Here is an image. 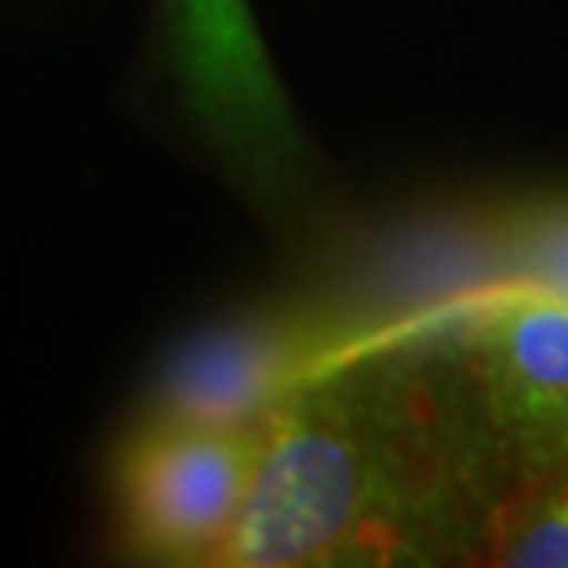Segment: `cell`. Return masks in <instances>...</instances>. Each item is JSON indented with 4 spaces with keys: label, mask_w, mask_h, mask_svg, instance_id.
Masks as SVG:
<instances>
[{
    "label": "cell",
    "mask_w": 568,
    "mask_h": 568,
    "mask_svg": "<svg viewBox=\"0 0 568 568\" xmlns=\"http://www.w3.org/2000/svg\"><path fill=\"white\" fill-rule=\"evenodd\" d=\"M371 354L265 417L262 464L220 565L286 568L379 560L413 548V523L438 501L426 408Z\"/></svg>",
    "instance_id": "6da1fadb"
},
{
    "label": "cell",
    "mask_w": 568,
    "mask_h": 568,
    "mask_svg": "<svg viewBox=\"0 0 568 568\" xmlns=\"http://www.w3.org/2000/svg\"><path fill=\"white\" fill-rule=\"evenodd\" d=\"M265 422L206 426L148 417L119 455L122 530L131 548L178 565H220L262 464Z\"/></svg>",
    "instance_id": "7a4b0ae2"
},
{
    "label": "cell",
    "mask_w": 568,
    "mask_h": 568,
    "mask_svg": "<svg viewBox=\"0 0 568 568\" xmlns=\"http://www.w3.org/2000/svg\"><path fill=\"white\" fill-rule=\"evenodd\" d=\"M358 358L371 354L325 300L236 316L173 354L152 413L206 426H253Z\"/></svg>",
    "instance_id": "3957f363"
},
{
    "label": "cell",
    "mask_w": 568,
    "mask_h": 568,
    "mask_svg": "<svg viewBox=\"0 0 568 568\" xmlns=\"http://www.w3.org/2000/svg\"><path fill=\"white\" fill-rule=\"evenodd\" d=\"M485 443L514 476L568 455V304L506 291L455 342Z\"/></svg>",
    "instance_id": "277c9868"
},
{
    "label": "cell",
    "mask_w": 568,
    "mask_h": 568,
    "mask_svg": "<svg viewBox=\"0 0 568 568\" xmlns=\"http://www.w3.org/2000/svg\"><path fill=\"white\" fill-rule=\"evenodd\" d=\"M493 565L568 568V455L514 476L485 527Z\"/></svg>",
    "instance_id": "5b68a950"
},
{
    "label": "cell",
    "mask_w": 568,
    "mask_h": 568,
    "mask_svg": "<svg viewBox=\"0 0 568 568\" xmlns=\"http://www.w3.org/2000/svg\"><path fill=\"white\" fill-rule=\"evenodd\" d=\"M509 291L568 304V194H539L497 211Z\"/></svg>",
    "instance_id": "8992f818"
}]
</instances>
